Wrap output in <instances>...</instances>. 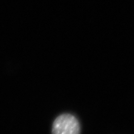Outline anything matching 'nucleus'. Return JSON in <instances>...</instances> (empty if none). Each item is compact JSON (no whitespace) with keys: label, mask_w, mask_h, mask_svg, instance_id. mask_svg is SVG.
Instances as JSON below:
<instances>
[{"label":"nucleus","mask_w":134,"mask_h":134,"mask_svg":"<svg viewBox=\"0 0 134 134\" xmlns=\"http://www.w3.org/2000/svg\"><path fill=\"white\" fill-rule=\"evenodd\" d=\"M52 132L55 134H78L81 132L80 124L74 116L62 114L54 121Z\"/></svg>","instance_id":"obj_1"}]
</instances>
